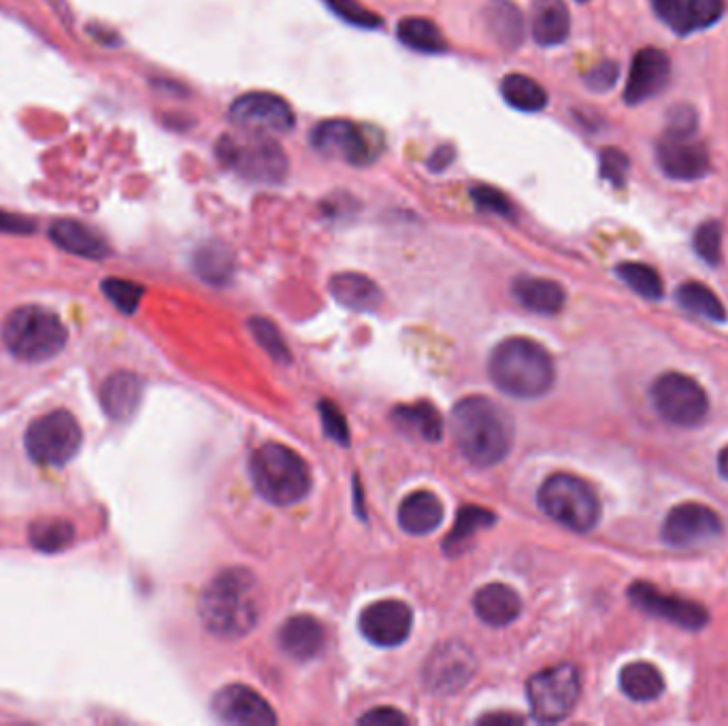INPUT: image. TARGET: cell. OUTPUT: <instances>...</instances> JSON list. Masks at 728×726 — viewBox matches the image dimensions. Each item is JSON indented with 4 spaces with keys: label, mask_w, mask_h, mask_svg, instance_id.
I'll list each match as a JSON object with an SVG mask.
<instances>
[{
    "label": "cell",
    "mask_w": 728,
    "mask_h": 726,
    "mask_svg": "<svg viewBox=\"0 0 728 726\" xmlns=\"http://www.w3.org/2000/svg\"><path fill=\"white\" fill-rule=\"evenodd\" d=\"M263 613V590L251 572L233 567L215 575L201 597L205 629L220 639H242Z\"/></svg>",
    "instance_id": "6da1fadb"
},
{
    "label": "cell",
    "mask_w": 728,
    "mask_h": 726,
    "mask_svg": "<svg viewBox=\"0 0 728 726\" xmlns=\"http://www.w3.org/2000/svg\"><path fill=\"white\" fill-rule=\"evenodd\" d=\"M454 444L471 465L492 467L514 446V420L505 407L485 396H467L452 412Z\"/></svg>",
    "instance_id": "7a4b0ae2"
},
{
    "label": "cell",
    "mask_w": 728,
    "mask_h": 726,
    "mask_svg": "<svg viewBox=\"0 0 728 726\" xmlns=\"http://www.w3.org/2000/svg\"><path fill=\"white\" fill-rule=\"evenodd\" d=\"M490 377L510 396L539 398L554 386L556 369L544 345L526 337H512L494 348Z\"/></svg>",
    "instance_id": "3957f363"
},
{
    "label": "cell",
    "mask_w": 728,
    "mask_h": 726,
    "mask_svg": "<svg viewBox=\"0 0 728 726\" xmlns=\"http://www.w3.org/2000/svg\"><path fill=\"white\" fill-rule=\"evenodd\" d=\"M249 478L271 505L290 508L311 490V473L301 456L281 444H265L249 458Z\"/></svg>",
    "instance_id": "277c9868"
},
{
    "label": "cell",
    "mask_w": 728,
    "mask_h": 726,
    "mask_svg": "<svg viewBox=\"0 0 728 726\" xmlns=\"http://www.w3.org/2000/svg\"><path fill=\"white\" fill-rule=\"evenodd\" d=\"M66 327L58 313L39 305L13 309L2 324L7 350L24 363H45L56 359L66 345Z\"/></svg>",
    "instance_id": "5b68a950"
},
{
    "label": "cell",
    "mask_w": 728,
    "mask_h": 726,
    "mask_svg": "<svg viewBox=\"0 0 728 726\" xmlns=\"http://www.w3.org/2000/svg\"><path fill=\"white\" fill-rule=\"evenodd\" d=\"M217 160L237 175L254 183H281L288 175V156L269 135H251L237 139L231 135L220 137L215 146Z\"/></svg>",
    "instance_id": "8992f818"
},
{
    "label": "cell",
    "mask_w": 728,
    "mask_h": 726,
    "mask_svg": "<svg viewBox=\"0 0 728 726\" xmlns=\"http://www.w3.org/2000/svg\"><path fill=\"white\" fill-rule=\"evenodd\" d=\"M539 508L554 522L576 531L588 533L601 520V501L597 492L569 473H556L547 478L539 490Z\"/></svg>",
    "instance_id": "52a82bcc"
},
{
    "label": "cell",
    "mask_w": 728,
    "mask_h": 726,
    "mask_svg": "<svg viewBox=\"0 0 728 726\" xmlns=\"http://www.w3.org/2000/svg\"><path fill=\"white\" fill-rule=\"evenodd\" d=\"M82 441V426L73 414L64 409L36 418L24 437V446L31 460L43 467L66 465L79 452Z\"/></svg>",
    "instance_id": "ba28073f"
},
{
    "label": "cell",
    "mask_w": 728,
    "mask_h": 726,
    "mask_svg": "<svg viewBox=\"0 0 728 726\" xmlns=\"http://www.w3.org/2000/svg\"><path fill=\"white\" fill-rule=\"evenodd\" d=\"M311 146L318 152L343 158L354 167L371 164L382 152V135L373 126L352 120H324L311 130Z\"/></svg>",
    "instance_id": "9c48e42d"
},
{
    "label": "cell",
    "mask_w": 728,
    "mask_h": 726,
    "mask_svg": "<svg viewBox=\"0 0 728 726\" xmlns=\"http://www.w3.org/2000/svg\"><path fill=\"white\" fill-rule=\"evenodd\" d=\"M579 688V673L574 665L549 666L535 673L526 686L533 716L539 723L565 720L576 707Z\"/></svg>",
    "instance_id": "30bf717a"
},
{
    "label": "cell",
    "mask_w": 728,
    "mask_h": 726,
    "mask_svg": "<svg viewBox=\"0 0 728 726\" xmlns=\"http://www.w3.org/2000/svg\"><path fill=\"white\" fill-rule=\"evenodd\" d=\"M652 403L659 416L675 426H697L709 412V398L703 386L688 375L665 373L652 386Z\"/></svg>",
    "instance_id": "8fae6325"
},
{
    "label": "cell",
    "mask_w": 728,
    "mask_h": 726,
    "mask_svg": "<svg viewBox=\"0 0 728 726\" xmlns=\"http://www.w3.org/2000/svg\"><path fill=\"white\" fill-rule=\"evenodd\" d=\"M228 118L251 135H286L297 124L290 103L274 92L243 94L231 105Z\"/></svg>",
    "instance_id": "7c38bea8"
},
{
    "label": "cell",
    "mask_w": 728,
    "mask_h": 726,
    "mask_svg": "<svg viewBox=\"0 0 728 726\" xmlns=\"http://www.w3.org/2000/svg\"><path fill=\"white\" fill-rule=\"evenodd\" d=\"M475 673V656L462 643L448 641L426 661L425 684L439 695H452L464 688Z\"/></svg>",
    "instance_id": "4fadbf2b"
},
{
    "label": "cell",
    "mask_w": 728,
    "mask_h": 726,
    "mask_svg": "<svg viewBox=\"0 0 728 726\" xmlns=\"http://www.w3.org/2000/svg\"><path fill=\"white\" fill-rule=\"evenodd\" d=\"M722 520L700 503H682L668 512L663 522V542L673 547H690L718 537Z\"/></svg>",
    "instance_id": "5bb4252c"
},
{
    "label": "cell",
    "mask_w": 728,
    "mask_h": 726,
    "mask_svg": "<svg viewBox=\"0 0 728 726\" xmlns=\"http://www.w3.org/2000/svg\"><path fill=\"white\" fill-rule=\"evenodd\" d=\"M629 597L639 609H643L656 618L668 620L688 631H698V629L707 627V622H709V613L700 604L659 592V588H654L647 581L633 584L629 588Z\"/></svg>",
    "instance_id": "9a60e30c"
},
{
    "label": "cell",
    "mask_w": 728,
    "mask_h": 726,
    "mask_svg": "<svg viewBox=\"0 0 728 726\" xmlns=\"http://www.w3.org/2000/svg\"><path fill=\"white\" fill-rule=\"evenodd\" d=\"M213 714L220 723L233 726H271L277 723L267 698L243 684L224 686L213 696Z\"/></svg>",
    "instance_id": "2e32d148"
},
{
    "label": "cell",
    "mask_w": 728,
    "mask_h": 726,
    "mask_svg": "<svg viewBox=\"0 0 728 726\" xmlns=\"http://www.w3.org/2000/svg\"><path fill=\"white\" fill-rule=\"evenodd\" d=\"M414 624V613L407 604L386 599L364 607L361 613V633L366 641L379 648L400 645Z\"/></svg>",
    "instance_id": "e0dca14e"
},
{
    "label": "cell",
    "mask_w": 728,
    "mask_h": 726,
    "mask_svg": "<svg viewBox=\"0 0 728 726\" xmlns=\"http://www.w3.org/2000/svg\"><path fill=\"white\" fill-rule=\"evenodd\" d=\"M671 79V61L663 50L645 47L635 54L629 82L624 88V100L639 105L667 88Z\"/></svg>",
    "instance_id": "ac0fdd59"
},
{
    "label": "cell",
    "mask_w": 728,
    "mask_h": 726,
    "mask_svg": "<svg viewBox=\"0 0 728 726\" xmlns=\"http://www.w3.org/2000/svg\"><path fill=\"white\" fill-rule=\"evenodd\" d=\"M659 164L668 178L679 182H693L709 171L707 148L695 137H667L659 143Z\"/></svg>",
    "instance_id": "d6986e66"
},
{
    "label": "cell",
    "mask_w": 728,
    "mask_h": 726,
    "mask_svg": "<svg viewBox=\"0 0 728 726\" xmlns=\"http://www.w3.org/2000/svg\"><path fill=\"white\" fill-rule=\"evenodd\" d=\"M279 643L286 654L297 661L315 659L326 645V631L318 618L299 613L283 622L279 631Z\"/></svg>",
    "instance_id": "ffe728a7"
},
{
    "label": "cell",
    "mask_w": 728,
    "mask_h": 726,
    "mask_svg": "<svg viewBox=\"0 0 728 726\" xmlns=\"http://www.w3.org/2000/svg\"><path fill=\"white\" fill-rule=\"evenodd\" d=\"M50 237L61 249L88 260H105L111 254L107 239L88 224L77 220H58L50 228Z\"/></svg>",
    "instance_id": "44dd1931"
},
{
    "label": "cell",
    "mask_w": 728,
    "mask_h": 726,
    "mask_svg": "<svg viewBox=\"0 0 728 726\" xmlns=\"http://www.w3.org/2000/svg\"><path fill=\"white\" fill-rule=\"evenodd\" d=\"M143 398V382L135 373L128 371H118L114 373L100 391V403L105 414L116 420V423H126L135 416Z\"/></svg>",
    "instance_id": "7402d4cb"
},
{
    "label": "cell",
    "mask_w": 728,
    "mask_h": 726,
    "mask_svg": "<svg viewBox=\"0 0 728 726\" xmlns=\"http://www.w3.org/2000/svg\"><path fill=\"white\" fill-rule=\"evenodd\" d=\"M488 34L507 52H514L524 43L526 22L514 0H490L484 9Z\"/></svg>",
    "instance_id": "603a6c76"
},
{
    "label": "cell",
    "mask_w": 728,
    "mask_h": 726,
    "mask_svg": "<svg viewBox=\"0 0 728 726\" xmlns=\"http://www.w3.org/2000/svg\"><path fill=\"white\" fill-rule=\"evenodd\" d=\"M443 522V503L430 490H418L403 499L398 508V524L409 535H428Z\"/></svg>",
    "instance_id": "cb8c5ba5"
},
{
    "label": "cell",
    "mask_w": 728,
    "mask_h": 726,
    "mask_svg": "<svg viewBox=\"0 0 728 726\" xmlns=\"http://www.w3.org/2000/svg\"><path fill=\"white\" fill-rule=\"evenodd\" d=\"M533 39L542 47H556L571 32V15L563 0H535L531 15Z\"/></svg>",
    "instance_id": "d4e9b609"
},
{
    "label": "cell",
    "mask_w": 728,
    "mask_h": 726,
    "mask_svg": "<svg viewBox=\"0 0 728 726\" xmlns=\"http://www.w3.org/2000/svg\"><path fill=\"white\" fill-rule=\"evenodd\" d=\"M512 290H514L517 303L526 307L528 311H535L542 316L560 313L567 301L563 286L552 279H544V277L522 275L514 281Z\"/></svg>",
    "instance_id": "484cf974"
},
{
    "label": "cell",
    "mask_w": 728,
    "mask_h": 726,
    "mask_svg": "<svg viewBox=\"0 0 728 726\" xmlns=\"http://www.w3.org/2000/svg\"><path fill=\"white\" fill-rule=\"evenodd\" d=\"M473 607L478 618L488 627H507L520 616V597L505 584H488L478 590Z\"/></svg>",
    "instance_id": "4316f807"
},
{
    "label": "cell",
    "mask_w": 728,
    "mask_h": 726,
    "mask_svg": "<svg viewBox=\"0 0 728 726\" xmlns=\"http://www.w3.org/2000/svg\"><path fill=\"white\" fill-rule=\"evenodd\" d=\"M329 288L339 303L354 311H375L384 299L377 284L361 273H336Z\"/></svg>",
    "instance_id": "83f0119b"
},
{
    "label": "cell",
    "mask_w": 728,
    "mask_h": 726,
    "mask_svg": "<svg viewBox=\"0 0 728 726\" xmlns=\"http://www.w3.org/2000/svg\"><path fill=\"white\" fill-rule=\"evenodd\" d=\"M192 263L196 275L212 286H226L235 275V256L226 243H203L194 252Z\"/></svg>",
    "instance_id": "f1b7e54d"
},
{
    "label": "cell",
    "mask_w": 728,
    "mask_h": 726,
    "mask_svg": "<svg viewBox=\"0 0 728 726\" xmlns=\"http://www.w3.org/2000/svg\"><path fill=\"white\" fill-rule=\"evenodd\" d=\"M620 688L638 703H650L665 693V677L656 666L638 661L620 671Z\"/></svg>",
    "instance_id": "f546056e"
},
{
    "label": "cell",
    "mask_w": 728,
    "mask_h": 726,
    "mask_svg": "<svg viewBox=\"0 0 728 726\" xmlns=\"http://www.w3.org/2000/svg\"><path fill=\"white\" fill-rule=\"evenodd\" d=\"M398 41L422 54H443L448 50V41L443 39V32L428 18H405L396 26Z\"/></svg>",
    "instance_id": "4dcf8cb0"
},
{
    "label": "cell",
    "mask_w": 728,
    "mask_h": 726,
    "mask_svg": "<svg viewBox=\"0 0 728 726\" xmlns=\"http://www.w3.org/2000/svg\"><path fill=\"white\" fill-rule=\"evenodd\" d=\"M393 420L405 433L418 435L425 441H439L443 435V423L439 412L430 403L403 405L393 412Z\"/></svg>",
    "instance_id": "1f68e13d"
},
{
    "label": "cell",
    "mask_w": 728,
    "mask_h": 726,
    "mask_svg": "<svg viewBox=\"0 0 728 726\" xmlns=\"http://www.w3.org/2000/svg\"><path fill=\"white\" fill-rule=\"evenodd\" d=\"M501 94H503L505 103L517 111L533 114V111L546 109V88L528 75H522V73L505 75L501 82Z\"/></svg>",
    "instance_id": "d6a6232c"
},
{
    "label": "cell",
    "mask_w": 728,
    "mask_h": 726,
    "mask_svg": "<svg viewBox=\"0 0 728 726\" xmlns=\"http://www.w3.org/2000/svg\"><path fill=\"white\" fill-rule=\"evenodd\" d=\"M677 303L686 311L695 313L698 318H705L709 322H725L727 309L722 301L700 281H686L677 290Z\"/></svg>",
    "instance_id": "836d02e7"
},
{
    "label": "cell",
    "mask_w": 728,
    "mask_h": 726,
    "mask_svg": "<svg viewBox=\"0 0 728 726\" xmlns=\"http://www.w3.org/2000/svg\"><path fill=\"white\" fill-rule=\"evenodd\" d=\"M75 540V526L68 520L62 517H50V520H36L32 522L29 531V542L39 552H61L64 547L73 544Z\"/></svg>",
    "instance_id": "e575fe53"
},
{
    "label": "cell",
    "mask_w": 728,
    "mask_h": 726,
    "mask_svg": "<svg viewBox=\"0 0 728 726\" xmlns=\"http://www.w3.org/2000/svg\"><path fill=\"white\" fill-rule=\"evenodd\" d=\"M615 273L639 297L647 301H659L663 297V279L652 267L641 263H622Z\"/></svg>",
    "instance_id": "d590c367"
},
{
    "label": "cell",
    "mask_w": 728,
    "mask_h": 726,
    "mask_svg": "<svg viewBox=\"0 0 728 726\" xmlns=\"http://www.w3.org/2000/svg\"><path fill=\"white\" fill-rule=\"evenodd\" d=\"M494 524V514H490L488 510H482V508H475V505H469L464 510H460V514L456 517L454 531L452 535L448 537V544L446 547L450 552H458V549H464L467 547V542L478 533L482 531L485 526Z\"/></svg>",
    "instance_id": "8d00e7d4"
},
{
    "label": "cell",
    "mask_w": 728,
    "mask_h": 726,
    "mask_svg": "<svg viewBox=\"0 0 728 726\" xmlns=\"http://www.w3.org/2000/svg\"><path fill=\"white\" fill-rule=\"evenodd\" d=\"M326 4L336 18H341L350 26L375 31L384 24V20L377 13H373L371 9L363 7L358 0H326Z\"/></svg>",
    "instance_id": "74e56055"
},
{
    "label": "cell",
    "mask_w": 728,
    "mask_h": 726,
    "mask_svg": "<svg viewBox=\"0 0 728 726\" xmlns=\"http://www.w3.org/2000/svg\"><path fill=\"white\" fill-rule=\"evenodd\" d=\"M103 292L124 313H135L137 307L141 303V297H143V288L139 284L128 281V279H118V277L105 279L103 281Z\"/></svg>",
    "instance_id": "f35d334b"
},
{
    "label": "cell",
    "mask_w": 728,
    "mask_h": 726,
    "mask_svg": "<svg viewBox=\"0 0 728 726\" xmlns=\"http://www.w3.org/2000/svg\"><path fill=\"white\" fill-rule=\"evenodd\" d=\"M471 199L475 203V207L480 212L494 213V215H501V217H510L514 220L516 217V210H514V203L510 201V196L499 190V188H492V185H475L471 190Z\"/></svg>",
    "instance_id": "ab89813d"
},
{
    "label": "cell",
    "mask_w": 728,
    "mask_h": 726,
    "mask_svg": "<svg viewBox=\"0 0 728 726\" xmlns=\"http://www.w3.org/2000/svg\"><path fill=\"white\" fill-rule=\"evenodd\" d=\"M695 252L698 256L716 267L722 260V228L718 222H705L695 233Z\"/></svg>",
    "instance_id": "60d3db41"
},
{
    "label": "cell",
    "mask_w": 728,
    "mask_h": 726,
    "mask_svg": "<svg viewBox=\"0 0 728 726\" xmlns=\"http://www.w3.org/2000/svg\"><path fill=\"white\" fill-rule=\"evenodd\" d=\"M249 331L254 333L256 341L274 356L275 361H281V363L290 361V350L274 322H269L267 318H254V320H249Z\"/></svg>",
    "instance_id": "b9f144b4"
},
{
    "label": "cell",
    "mask_w": 728,
    "mask_h": 726,
    "mask_svg": "<svg viewBox=\"0 0 728 726\" xmlns=\"http://www.w3.org/2000/svg\"><path fill=\"white\" fill-rule=\"evenodd\" d=\"M656 15L667 24L668 29L677 34H688V0H652Z\"/></svg>",
    "instance_id": "7bdbcfd3"
},
{
    "label": "cell",
    "mask_w": 728,
    "mask_h": 726,
    "mask_svg": "<svg viewBox=\"0 0 728 726\" xmlns=\"http://www.w3.org/2000/svg\"><path fill=\"white\" fill-rule=\"evenodd\" d=\"M725 13V0H688L690 31L714 26Z\"/></svg>",
    "instance_id": "ee69618b"
},
{
    "label": "cell",
    "mask_w": 728,
    "mask_h": 726,
    "mask_svg": "<svg viewBox=\"0 0 728 726\" xmlns=\"http://www.w3.org/2000/svg\"><path fill=\"white\" fill-rule=\"evenodd\" d=\"M631 160L629 156L618 150V148H607L601 152V178L618 188H622L627 182Z\"/></svg>",
    "instance_id": "f6af8a7d"
},
{
    "label": "cell",
    "mask_w": 728,
    "mask_h": 726,
    "mask_svg": "<svg viewBox=\"0 0 728 726\" xmlns=\"http://www.w3.org/2000/svg\"><path fill=\"white\" fill-rule=\"evenodd\" d=\"M698 128L697 111L690 105H675L667 116V137H695Z\"/></svg>",
    "instance_id": "bcb514c9"
},
{
    "label": "cell",
    "mask_w": 728,
    "mask_h": 726,
    "mask_svg": "<svg viewBox=\"0 0 728 726\" xmlns=\"http://www.w3.org/2000/svg\"><path fill=\"white\" fill-rule=\"evenodd\" d=\"M320 416H322V424H324V430H326L329 439H333L341 446H347L350 444V428H347L343 414L339 412V407L331 401H322L320 403Z\"/></svg>",
    "instance_id": "7dc6e473"
},
{
    "label": "cell",
    "mask_w": 728,
    "mask_h": 726,
    "mask_svg": "<svg viewBox=\"0 0 728 726\" xmlns=\"http://www.w3.org/2000/svg\"><path fill=\"white\" fill-rule=\"evenodd\" d=\"M618 75H620L618 62L603 61L584 75V84L595 92L611 90L618 82Z\"/></svg>",
    "instance_id": "c3c4849f"
},
{
    "label": "cell",
    "mask_w": 728,
    "mask_h": 726,
    "mask_svg": "<svg viewBox=\"0 0 728 726\" xmlns=\"http://www.w3.org/2000/svg\"><path fill=\"white\" fill-rule=\"evenodd\" d=\"M0 233L4 235H31L34 233V220L20 213L0 210Z\"/></svg>",
    "instance_id": "681fc988"
},
{
    "label": "cell",
    "mask_w": 728,
    "mask_h": 726,
    "mask_svg": "<svg viewBox=\"0 0 728 726\" xmlns=\"http://www.w3.org/2000/svg\"><path fill=\"white\" fill-rule=\"evenodd\" d=\"M361 725L366 726H403L407 725V718L396 712L393 707H377L361 718Z\"/></svg>",
    "instance_id": "f907efd6"
},
{
    "label": "cell",
    "mask_w": 728,
    "mask_h": 726,
    "mask_svg": "<svg viewBox=\"0 0 728 726\" xmlns=\"http://www.w3.org/2000/svg\"><path fill=\"white\" fill-rule=\"evenodd\" d=\"M454 146H439L435 152L430 153L428 167H430L435 173H443V171L454 162Z\"/></svg>",
    "instance_id": "816d5d0a"
},
{
    "label": "cell",
    "mask_w": 728,
    "mask_h": 726,
    "mask_svg": "<svg viewBox=\"0 0 728 726\" xmlns=\"http://www.w3.org/2000/svg\"><path fill=\"white\" fill-rule=\"evenodd\" d=\"M718 471L728 482V446L718 455Z\"/></svg>",
    "instance_id": "f5cc1de1"
},
{
    "label": "cell",
    "mask_w": 728,
    "mask_h": 726,
    "mask_svg": "<svg viewBox=\"0 0 728 726\" xmlns=\"http://www.w3.org/2000/svg\"><path fill=\"white\" fill-rule=\"evenodd\" d=\"M577 2H588V0H577Z\"/></svg>",
    "instance_id": "db71d44e"
}]
</instances>
